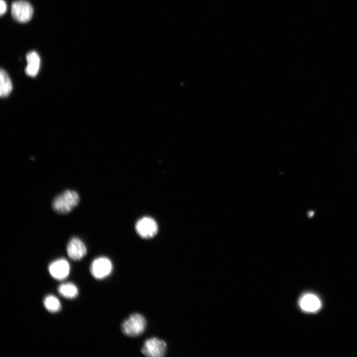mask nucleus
Segmentation results:
<instances>
[{"label":"nucleus","instance_id":"obj_1","mask_svg":"<svg viewBox=\"0 0 357 357\" xmlns=\"http://www.w3.org/2000/svg\"><path fill=\"white\" fill-rule=\"evenodd\" d=\"M78 194L74 190H67L57 196L53 201V209L59 214L70 212L79 202Z\"/></svg>","mask_w":357,"mask_h":357},{"label":"nucleus","instance_id":"obj_2","mask_svg":"<svg viewBox=\"0 0 357 357\" xmlns=\"http://www.w3.org/2000/svg\"><path fill=\"white\" fill-rule=\"evenodd\" d=\"M146 321L140 314L134 313L123 321L121 326L122 333L129 337L137 336L145 330Z\"/></svg>","mask_w":357,"mask_h":357},{"label":"nucleus","instance_id":"obj_3","mask_svg":"<svg viewBox=\"0 0 357 357\" xmlns=\"http://www.w3.org/2000/svg\"><path fill=\"white\" fill-rule=\"evenodd\" d=\"M90 272L93 277L101 280L109 276L113 270V264L110 259L106 257H99L92 262Z\"/></svg>","mask_w":357,"mask_h":357},{"label":"nucleus","instance_id":"obj_4","mask_svg":"<svg viewBox=\"0 0 357 357\" xmlns=\"http://www.w3.org/2000/svg\"><path fill=\"white\" fill-rule=\"evenodd\" d=\"M167 344L156 337L147 339L141 349L142 354L149 357H162L166 354Z\"/></svg>","mask_w":357,"mask_h":357},{"label":"nucleus","instance_id":"obj_5","mask_svg":"<svg viewBox=\"0 0 357 357\" xmlns=\"http://www.w3.org/2000/svg\"><path fill=\"white\" fill-rule=\"evenodd\" d=\"M12 17L16 21L27 22L31 18L33 9L31 5L25 0H17L12 3L11 7Z\"/></svg>","mask_w":357,"mask_h":357},{"label":"nucleus","instance_id":"obj_6","mask_svg":"<svg viewBox=\"0 0 357 357\" xmlns=\"http://www.w3.org/2000/svg\"><path fill=\"white\" fill-rule=\"evenodd\" d=\"M138 234L143 238H150L157 233L158 225L155 221L150 217H143L138 220L135 226Z\"/></svg>","mask_w":357,"mask_h":357},{"label":"nucleus","instance_id":"obj_7","mask_svg":"<svg viewBox=\"0 0 357 357\" xmlns=\"http://www.w3.org/2000/svg\"><path fill=\"white\" fill-rule=\"evenodd\" d=\"M48 269L50 275L54 278L62 280L69 275L70 265L66 259L60 258L52 262L49 265Z\"/></svg>","mask_w":357,"mask_h":357},{"label":"nucleus","instance_id":"obj_8","mask_svg":"<svg viewBox=\"0 0 357 357\" xmlns=\"http://www.w3.org/2000/svg\"><path fill=\"white\" fill-rule=\"evenodd\" d=\"M66 251L71 259L78 261L83 258L86 254L87 248L80 239L72 238L67 244Z\"/></svg>","mask_w":357,"mask_h":357},{"label":"nucleus","instance_id":"obj_9","mask_svg":"<svg viewBox=\"0 0 357 357\" xmlns=\"http://www.w3.org/2000/svg\"><path fill=\"white\" fill-rule=\"evenodd\" d=\"M27 66L25 72L28 76H35L39 72L40 65V59L38 54L34 51L28 53L26 55Z\"/></svg>","mask_w":357,"mask_h":357},{"label":"nucleus","instance_id":"obj_10","mask_svg":"<svg viewBox=\"0 0 357 357\" xmlns=\"http://www.w3.org/2000/svg\"><path fill=\"white\" fill-rule=\"evenodd\" d=\"M299 305L304 311L314 312L320 307L321 302L316 296L309 294L304 295L301 298Z\"/></svg>","mask_w":357,"mask_h":357},{"label":"nucleus","instance_id":"obj_11","mask_svg":"<svg viewBox=\"0 0 357 357\" xmlns=\"http://www.w3.org/2000/svg\"><path fill=\"white\" fill-rule=\"evenodd\" d=\"M0 96L1 97H7L11 92L12 86L10 78L4 69H0Z\"/></svg>","mask_w":357,"mask_h":357},{"label":"nucleus","instance_id":"obj_12","mask_svg":"<svg viewBox=\"0 0 357 357\" xmlns=\"http://www.w3.org/2000/svg\"><path fill=\"white\" fill-rule=\"evenodd\" d=\"M58 291L60 295L68 299L74 298L78 294L76 286L72 283H65L60 285Z\"/></svg>","mask_w":357,"mask_h":357},{"label":"nucleus","instance_id":"obj_13","mask_svg":"<svg viewBox=\"0 0 357 357\" xmlns=\"http://www.w3.org/2000/svg\"><path fill=\"white\" fill-rule=\"evenodd\" d=\"M44 305L50 312L56 313L61 309V304L59 299L53 295H48L44 299Z\"/></svg>","mask_w":357,"mask_h":357},{"label":"nucleus","instance_id":"obj_14","mask_svg":"<svg viewBox=\"0 0 357 357\" xmlns=\"http://www.w3.org/2000/svg\"><path fill=\"white\" fill-rule=\"evenodd\" d=\"M6 4L5 2L3 0H0V15H2L6 11Z\"/></svg>","mask_w":357,"mask_h":357},{"label":"nucleus","instance_id":"obj_15","mask_svg":"<svg viewBox=\"0 0 357 357\" xmlns=\"http://www.w3.org/2000/svg\"><path fill=\"white\" fill-rule=\"evenodd\" d=\"M314 212L312 211H310L308 213V215L309 218L312 217L314 215Z\"/></svg>","mask_w":357,"mask_h":357}]
</instances>
